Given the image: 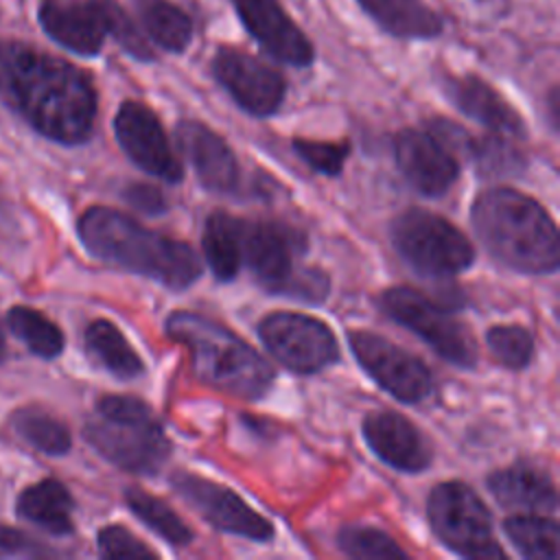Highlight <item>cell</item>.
<instances>
[{
    "instance_id": "6da1fadb",
    "label": "cell",
    "mask_w": 560,
    "mask_h": 560,
    "mask_svg": "<svg viewBox=\"0 0 560 560\" xmlns=\"http://www.w3.org/2000/svg\"><path fill=\"white\" fill-rule=\"evenodd\" d=\"M0 98L37 133L61 144L85 142L94 129L96 90L90 77L20 42H0Z\"/></svg>"
},
{
    "instance_id": "7a4b0ae2",
    "label": "cell",
    "mask_w": 560,
    "mask_h": 560,
    "mask_svg": "<svg viewBox=\"0 0 560 560\" xmlns=\"http://www.w3.org/2000/svg\"><path fill=\"white\" fill-rule=\"evenodd\" d=\"M77 232L92 256L168 289H186L201 273L199 256L184 241L153 232L125 212L94 206L81 214Z\"/></svg>"
},
{
    "instance_id": "3957f363",
    "label": "cell",
    "mask_w": 560,
    "mask_h": 560,
    "mask_svg": "<svg viewBox=\"0 0 560 560\" xmlns=\"http://www.w3.org/2000/svg\"><path fill=\"white\" fill-rule=\"evenodd\" d=\"M472 228L483 247L518 273H551L560 262V238L549 212L525 192L497 186L483 190L470 208Z\"/></svg>"
},
{
    "instance_id": "277c9868",
    "label": "cell",
    "mask_w": 560,
    "mask_h": 560,
    "mask_svg": "<svg viewBox=\"0 0 560 560\" xmlns=\"http://www.w3.org/2000/svg\"><path fill=\"white\" fill-rule=\"evenodd\" d=\"M166 332L188 350L197 378L219 392L254 400L267 394L273 383L269 363L214 319L190 311H175L166 319Z\"/></svg>"
},
{
    "instance_id": "5b68a950",
    "label": "cell",
    "mask_w": 560,
    "mask_h": 560,
    "mask_svg": "<svg viewBox=\"0 0 560 560\" xmlns=\"http://www.w3.org/2000/svg\"><path fill=\"white\" fill-rule=\"evenodd\" d=\"M83 433L107 462L136 475L158 472L171 455V442L158 416L136 396H103Z\"/></svg>"
},
{
    "instance_id": "8992f818",
    "label": "cell",
    "mask_w": 560,
    "mask_h": 560,
    "mask_svg": "<svg viewBox=\"0 0 560 560\" xmlns=\"http://www.w3.org/2000/svg\"><path fill=\"white\" fill-rule=\"evenodd\" d=\"M392 241L405 262L429 278L457 276L475 260V247L462 230L444 217L420 208L394 219Z\"/></svg>"
},
{
    "instance_id": "52a82bcc",
    "label": "cell",
    "mask_w": 560,
    "mask_h": 560,
    "mask_svg": "<svg viewBox=\"0 0 560 560\" xmlns=\"http://www.w3.org/2000/svg\"><path fill=\"white\" fill-rule=\"evenodd\" d=\"M433 534L464 558H505L492 534V516L481 497L462 481L438 483L427 503Z\"/></svg>"
},
{
    "instance_id": "ba28073f",
    "label": "cell",
    "mask_w": 560,
    "mask_h": 560,
    "mask_svg": "<svg viewBox=\"0 0 560 560\" xmlns=\"http://www.w3.org/2000/svg\"><path fill=\"white\" fill-rule=\"evenodd\" d=\"M378 304L389 319L416 332L444 361L464 370L475 368L477 343L470 330L418 289L392 287L381 293Z\"/></svg>"
},
{
    "instance_id": "9c48e42d",
    "label": "cell",
    "mask_w": 560,
    "mask_h": 560,
    "mask_svg": "<svg viewBox=\"0 0 560 560\" xmlns=\"http://www.w3.org/2000/svg\"><path fill=\"white\" fill-rule=\"evenodd\" d=\"M265 348L291 372L313 374L337 361L339 348L332 330L317 317L276 311L258 324Z\"/></svg>"
},
{
    "instance_id": "30bf717a",
    "label": "cell",
    "mask_w": 560,
    "mask_h": 560,
    "mask_svg": "<svg viewBox=\"0 0 560 560\" xmlns=\"http://www.w3.org/2000/svg\"><path fill=\"white\" fill-rule=\"evenodd\" d=\"M348 343L372 381L396 400L413 405L429 396L433 385L431 372L411 352L370 330L348 332Z\"/></svg>"
},
{
    "instance_id": "8fae6325",
    "label": "cell",
    "mask_w": 560,
    "mask_h": 560,
    "mask_svg": "<svg viewBox=\"0 0 560 560\" xmlns=\"http://www.w3.org/2000/svg\"><path fill=\"white\" fill-rule=\"evenodd\" d=\"M212 74L234 103L252 116H271L280 109L284 77L258 57L232 46H221L212 57Z\"/></svg>"
},
{
    "instance_id": "7c38bea8",
    "label": "cell",
    "mask_w": 560,
    "mask_h": 560,
    "mask_svg": "<svg viewBox=\"0 0 560 560\" xmlns=\"http://www.w3.org/2000/svg\"><path fill=\"white\" fill-rule=\"evenodd\" d=\"M171 483L175 492L217 529L258 542L273 538V525L252 510L234 490L190 472H177Z\"/></svg>"
},
{
    "instance_id": "4fadbf2b",
    "label": "cell",
    "mask_w": 560,
    "mask_h": 560,
    "mask_svg": "<svg viewBox=\"0 0 560 560\" xmlns=\"http://www.w3.org/2000/svg\"><path fill=\"white\" fill-rule=\"evenodd\" d=\"M114 133L125 155L144 173L164 182H179L184 168L160 118L138 101H125L114 118Z\"/></svg>"
},
{
    "instance_id": "5bb4252c",
    "label": "cell",
    "mask_w": 560,
    "mask_h": 560,
    "mask_svg": "<svg viewBox=\"0 0 560 560\" xmlns=\"http://www.w3.org/2000/svg\"><path fill=\"white\" fill-rule=\"evenodd\" d=\"M232 4L245 31L273 59L295 68L313 63L315 50L311 39L278 0H232Z\"/></svg>"
},
{
    "instance_id": "9a60e30c",
    "label": "cell",
    "mask_w": 560,
    "mask_h": 560,
    "mask_svg": "<svg viewBox=\"0 0 560 560\" xmlns=\"http://www.w3.org/2000/svg\"><path fill=\"white\" fill-rule=\"evenodd\" d=\"M394 153L405 179L427 197L444 195L459 175L457 155L429 129H402L394 140Z\"/></svg>"
},
{
    "instance_id": "2e32d148",
    "label": "cell",
    "mask_w": 560,
    "mask_h": 560,
    "mask_svg": "<svg viewBox=\"0 0 560 560\" xmlns=\"http://www.w3.org/2000/svg\"><path fill=\"white\" fill-rule=\"evenodd\" d=\"M363 438L378 459L400 472H420L433 459L431 444L422 431L409 418L392 409L368 413L363 420Z\"/></svg>"
},
{
    "instance_id": "e0dca14e",
    "label": "cell",
    "mask_w": 560,
    "mask_h": 560,
    "mask_svg": "<svg viewBox=\"0 0 560 560\" xmlns=\"http://www.w3.org/2000/svg\"><path fill=\"white\" fill-rule=\"evenodd\" d=\"M37 20L52 42L81 57L98 55L107 37L94 0H42Z\"/></svg>"
},
{
    "instance_id": "ac0fdd59",
    "label": "cell",
    "mask_w": 560,
    "mask_h": 560,
    "mask_svg": "<svg viewBox=\"0 0 560 560\" xmlns=\"http://www.w3.org/2000/svg\"><path fill=\"white\" fill-rule=\"evenodd\" d=\"M295 252L298 236L289 228L273 221H243V260L267 289L280 293L295 271Z\"/></svg>"
},
{
    "instance_id": "d6986e66",
    "label": "cell",
    "mask_w": 560,
    "mask_h": 560,
    "mask_svg": "<svg viewBox=\"0 0 560 560\" xmlns=\"http://www.w3.org/2000/svg\"><path fill=\"white\" fill-rule=\"evenodd\" d=\"M175 138L177 147L208 190L230 192L236 188L238 162L219 133L197 120H184L177 125Z\"/></svg>"
},
{
    "instance_id": "ffe728a7",
    "label": "cell",
    "mask_w": 560,
    "mask_h": 560,
    "mask_svg": "<svg viewBox=\"0 0 560 560\" xmlns=\"http://www.w3.org/2000/svg\"><path fill=\"white\" fill-rule=\"evenodd\" d=\"M446 96L468 118L481 122L499 136L523 138L527 133L518 112L483 79L475 74L448 77L444 81Z\"/></svg>"
},
{
    "instance_id": "44dd1931",
    "label": "cell",
    "mask_w": 560,
    "mask_h": 560,
    "mask_svg": "<svg viewBox=\"0 0 560 560\" xmlns=\"http://www.w3.org/2000/svg\"><path fill=\"white\" fill-rule=\"evenodd\" d=\"M488 488L494 499L510 510L525 512H556L558 494L547 472L529 466L514 464L501 468L488 477Z\"/></svg>"
},
{
    "instance_id": "7402d4cb",
    "label": "cell",
    "mask_w": 560,
    "mask_h": 560,
    "mask_svg": "<svg viewBox=\"0 0 560 560\" xmlns=\"http://www.w3.org/2000/svg\"><path fill=\"white\" fill-rule=\"evenodd\" d=\"M385 33L402 39H433L442 33V18L422 0H357Z\"/></svg>"
},
{
    "instance_id": "603a6c76",
    "label": "cell",
    "mask_w": 560,
    "mask_h": 560,
    "mask_svg": "<svg viewBox=\"0 0 560 560\" xmlns=\"http://www.w3.org/2000/svg\"><path fill=\"white\" fill-rule=\"evenodd\" d=\"M72 510L74 501L57 479H42L24 488L18 497V516L55 536L72 532Z\"/></svg>"
},
{
    "instance_id": "cb8c5ba5",
    "label": "cell",
    "mask_w": 560,
    "mask_h": 560,
    "mask_svg": "<svg viewBox=\"0 0 560 560\" xmlns=\"http://www.w3.org/2000/svg\"><path fill=\"white\" fill-rule=\"evenodd\" d=\"M85 348L90 357L103 365L109 374L116 378H136L142 374L144 365L133 346L127 341V337L120 332L118 326H114L107 319H94L85 328Z\"/></svg>"
},
{
    "instance_id": "d4e9b609",
    "label": "cell",
    "mask_w": 560,
    "mask_h": 560,
    "mask_svg": "<svg viewBox=\"0 0 560 560\" xmlns=\"http://www.w3.org/2000/svg\"><path fill=\"white\" fill-rule=\"evenodd\" d=\"M203 254L219 280H232L243 265V221L212 212L203 228Z\"/></svg>"
},
{
    "instance_id": "484cf974",
    "label": "cell",
    "mask_w": 560,
    "mask_h": 560,
    "mask_svg": "<svg viewBox=\"0 0 560 560\" xmlns=\"http://www.w3.org/2000/svg\"><path fill=\"white\" fill-rule=\"evenodd\" d=\"M136 15L147 37L168 52H182L192 39L190 15L171 0H133Z\"/></svg>"
},
{
    "instance_id": "4316f807",
    "label": "cell",
    "mask_w": 560,
    "mask_h": 560,
    "mask_svg": "<svg viewBox=\"0 0 560 560\" xmlns=\"http://www.w3.org/2000/svg\"><path fill=\"white\" fill-rule=\"evenodd\" d=\"M503 532L523 558L556 560L558 558V525L536 512L512 514L503 521Z\"/></svg>"
},
{
    "instance_id": "83f0119b",
    "label": "cell",
    "mask_w": 560,
    "mask_h": 560,
    "mask_svg": "<svg viewBox=\"0 0 560 560\" xmlns=\"http://www.w3.org/2000/svg\"><path fill=\"white\" fill-rule=\"evenodd\" d=\"M11 427L26 444L46 455H63L72 446L68 427L39 407H22L13 411Z\"/></svg>"
},
{
    "instance_id": "f1b7e54d",
    "label": "cell",
    "mask_w": 560,
    "mask_h": 560,
    "mask_svg": "<svg viewBox=\"0 0 560 560\" xmlns=\"http://www.w3.org/2000/svg\"><path fill=\"white\" fill-rule=\"evenodd\" d=\"M7 326L33 354L42 359H55L63 350V332L59 326L31 306L9 308Z\"/></svg>"
},
{
    "instance_id": "f546056e",
    "label": "cell",
    "mask_w": 560,
    "mask_h": 560,
    "mask_svg": "<svg viewBox=\"0 0 560 560\" xmlns=\"http://www.w3.org/2000/svg\"><path fill=\"white\" fill-rule=\"evenodd\" d=\"M125 501H127V508L168 545L186 547L192 540L190 527L162 499L140 488H127Z\"/></svg>"
},
{
    "instance_id": "4dcf8cb0",
    "label": "cell",
    "mask_w": 560,
    "mask_h": 560,
    "mask_svg": "<svg viewBox=\"0 0 560 560\" xmlns=\"http://www.w3.org/2000/svg\"><path fill=\"white\" fill-rule=\"evenodd\" d=\"M462 153L475 162L477 171L483 175L501 177L518 173L525 164L523 153L512 144L508 136H486V138H472L468 136Z\"/></svg>"
},
{
    "instance_id": "1f68e13d",
    "label": "cell",
    "mask_w": 560,
    "mask_h": 560,
    "mask_svg": "<svg viewBox=\"0 0 560 560\" xmlns=\"http://www.w3.org/2000/svg\"><path fill=\"white\" fill-rule=\"evenodd\" d=\"M103 24L105 33L116 39V44L131 55L138 61H153L155 52L149 44V37L140 31V24L116 2V0H94Z\"/></svg>"
},
{
    "instance_id": "d6a6232c",
    "label": "cell",
    "mask_w": 560,
    "mask_h": 560,
    "mask_svg": "<svg viewBox=\"0 0 560 560\" xmlns=\"http://www.w3.org/2000/svg\"><path fill=\"white\" fill-rule=\"evenodd\" d=\"M486 341L492 357L510 370H523L532 361V354H534L532 332L518 324H499L488 328Z\"/></svg>"
},
{
    "instance_id": "836d02e7",
    "label": "cell",
    "mask_w": 560,
    "mask_h": 560,
    "mask_svg": "<svg viewBox=\"0 0 560 560\" xmlns=\"http://www.w3.org/2000/svg\"><path fill=\"white\" fill-rule=\"evenodd\" d=\"M337 545L350 558H365V560L368 558H376V560L407 558V553L398 547V542L376 527L348 525L337 534Z\"/></svg>"
},
{
    "instance_id": "e575fe53",
    "label": "cell",
    "mask_w": 560,
    "mask_h": 560,
    "mask_svg": "<svg viewBox=\"0 0 560 560\" xmlns=\"http://www.w3.org/2000/svg\"><path fill=\"white\" fill-rule=\"evenodd\" d=\"M293 149L302 158V162H306L313 171L324 175H339L350 153L348 142H317L304 138H295Z\"/></svg>"
},
{
    "instance_id": "d590c367",
    "label": "cell",
    "mask_w": 560,
    "mask_h": 560,
    "mask_svg": "<svg viewBox=\"0 0 560 560\" xmlns=\"http://www.w3.org/2000/svg\"><path fill=\"white\" fill-rule=\"evenodd\" d=\"M98 551L103 558H155L158 553L136 538L122 525H107L98 532Z\"/></svg>"
},
{
    "instance_id": "8d00e7d4",
    "label": "cell",
    "mask_w": 560,
    "mask_h": 560,
    "mask_svg": "<svg viewBox=\"0 0 560 560\" xmlns=\"http://www.w3.org/2000/svg\"><path fill=\"white\" fill-rule=\"evenodd\" d=\"M125 199L136 210H142V212H149V214H158V212L166 210L164 195L151 184H131V186H127L125 188Z\"/></svg>"
},
{
    "instance_id": "74e56055",
    "label": "cell",
    "mask_w": 560,
    "mask_h": 560,
    "mask_svg": "<svg viewBox=\"0 0 560 560\" xmlns=\"http://www.w3.org/2000/svg\"><path fill=\"white\" fill-rule=\"evenodd\" d=\"M31 545L33 542L20 529H13V527L0 523V558L28 553Z\"/></svg>"
},
{
    "instance_id": "f35d334b",
    "label": "cell",
    "mask_w": 560,
    "mask_h": 560,
    "mask_svg": "<svg viewBox=\"0 0 560 560\" xmlns=\"http://www.w3.org/2000/svg\"><path fill=\"white\" fill-rule=\"evenodd\" d=\"M13 228H15V223H13V214L9 210V201L0 190V234H9V230H13Z\"/></svg>"
},
{
    "instance_id": "ab89813d",
    "label": "cell",
    "mask_w": 560,
    "mask_h": 560,
    "mask_svg": "<svg viewBox=\"0 0 560 560\" xmlns=\"http://www.w3.org/2000/svg\"><path fill=\"white\" fill-rule=\"evenodd\" d=\"M549 112H551V122L556 127L558 122V90H551V96H549Z\"/></svg>"
},
{
    "instance_id": "60d3db41",
    "label": "cell",
    "mask_w": 560,
    "mask_h": 560,
    "mask_svg": "<svg viewBox=\"0 0 560 560\" xmlns=\"http://www.w3.org/2000/svg\"><path fill=\"white\" fill-rule=\"evenodd\" d=\"M7 359V337H4V330L0 326V363Z\"/></svg>"
},
{
    "instance_id": "b9f144b4",
    "label": "cell",
    "mask_w": 560,
    "mask_h": 560,
    "mask_svg": "<svg viewBox=\"0 0 560 560\" xmlns=\"http://www.w3.org/2000/svg\"><path fill=\"white\" fill-rule=\"evenodd\" d=\"M477 2H490V0H477Z\"/></svg>"
}]
</instances>
